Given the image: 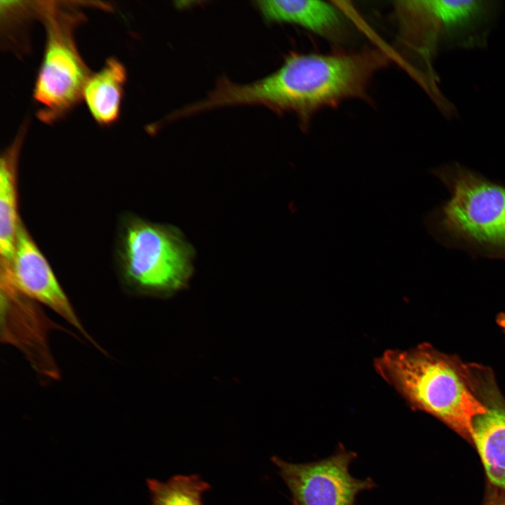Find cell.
Segmentation results:
<instances>
[{
	"label": "cell",
	"mask_w": 505,
	"mask_h": 505,
	"mask_svg": "<svg viewBox=\"0 0 505 505\" xmlns=\"http://www.w3.org/2000/svg\"><path fill=\"white\" fill-rule=\"evenodd\" d=\"M381 50L363 49L330 54L288 55L274 72L248 83L220 79L199 102L205 112L217 107L258 105L276 113L295 114L307 126L318 111L350 98L365 99L370 80L388 63Z\"/></svg>",
	"instance_id": "obj_1"
},
{
	"label": "cell",
	"mask_w": 505,
	"mask_h": 505,
	"mask_svg": "<svg viewBox=\"0 0 505 505\" xmlns=\"http://www.w3.org/2000/svg\"><path fill=\"white\" fill-rule=\"evenodd\" d=\"M373 365L412 408L436 417L472 443L473 422L487 407L443 358L426 346L387 349Z\"/></svg>",
	"instance_id": "obj_2"
},
{
	"label": "cell",
	"mask_w": 505,
	"mask_h": 505,
	"mask_svg": "<svg viewBox=\"0 0 505 505\" xmlns=\"http://www.w3.org/2000/svg\"><path fill=\"white\" fill-rule=\"evenodd\" d=\"M118 255L124 285L140 295H173L193 272L194 250L178 229L136 217L124 220Z\"/></svg>",
	"instance_id": "obj_3"
},
{
	"label": "cell",
	"mask_w": 505,
	"mask_h": 505,
	"mask_svg": "<svg viewBox=\"0 0 505 505\" xmlns=\"http://www.w3.org/2000/svg\"><path fill=\"white\" fill-rule=\"evenodd\" d=\"M60 1H38V17L46 30V43L36 78L33 97L37 116L53 123L82 99L91 74L78 50L74 31L84 16L77 5Z\"/></svg>",
	"instance_id": "obj_4"
},
{
	"label": "cell",
	"mask_w": 505,
	"mask_h": 505,
	"mask_svg": "<svg viewBox=\"0 0 505 505\" xmlns=\"http://www.w3.org/2000/svg\"><path fill=\"white\" fill-rule=\"evenodd\" d=\"M356 454L339 444L331 456L316 462L295 464L274 456L292 495L293 505H354L356 496L375 487L370 478L358 479L349 472Z\"/></svg>",
	"instance_id": "obj_5"
},
{
	"label": "cell",
	"mask_w": 505,
	"mask_h": 505,
	"mask_svg": "<svg viewBox=\"0 0 505 505\" xmlns=\"http://www.w3.org/2000/svg\"><path fill=\"white\" fill-rule=\"evenodd\" d=\"M443 215L449 230L479 242L505 246L504 188L460 173Z\"/></svg>",
	"instance_id": "obj_6"
},
{
	"label": "cell",
	"mask_w": 505,
	"mask_h": 505,
	"mask_svg": "<svg viewBox=\"0 0 505 505\" xmlns=\"http://www.w3.org/2000/svg\"><path fill=\"white\" fill-rule=\"evenodd\" d=\"M1 281L22 296L45 304L86 334L51 267L21 221L11 262L1 265Z\"/></svg>",
	"instance_id": "obj_7"
},
{
	"label": "cell",
	"mask_w": 505,
	"mask_h": 505,
	"mask_svg": "<svg viewBox=\"0 0 505 505\" xmlns=\"http://www.w3.org/2000/svg\"><path fill=\"white\" fill-rule=\"evenodd\" d=\"M442 20V48H473L487 45L501 9L499 1L436 0Z\"/></svg>",
	"instance_id": "obj_8"
},
{
	"label": "cell",
	"mask_w": 505,
	"mask_h": 505,
	"mask_svg": "<svg viewBox=\"0 0 505 505\" xmlns=\"http://www.w3.org/2000/svg\"><path fill=\"white\" fill-rule=\"evenodd\" d=\"M255 6L267 22L298 25L327 39L339 36L344 26L337 8L323 1H258Z\"/></svg>",
	"instance_id": "obj_9"
},
{
	"label": "cell",
	"mask_w": 505,
	"mask_h": 505,
	"mask_svg": "<svg viewBox=\"0 0 505 505\" xmlns=\"http://www.w3.org/2000/svg\"><path fill=\"white\" fill-rule=\"evenodd\" d=\"M20 129L0 160V254L1 264H8L13 255L21 220L18 212V160L26 132Z\"/></svg>",
	"instance_id": "obj_10"
},
{
	"label": "cell",
	"mask_w": 505,
	"mask_h": 505,
	"mask_svg": "<svg viewBox=\"0 0 505 505\" xmlns=\"http://www.w3.org/2000/svg\"><path fill=\"white\" fill-rule=\"evenodd\" d=\"M126 78L125 67L114 57L108 58L99 71L90 74L82 99L97 123L110 125L119 118Z\"/></svg>",
	"instance_id": "obj_11"
},
{
	"label": "cell",
	"mask_w": 505,
	"mask_h": 505,
	"mask_svg": "<svg viewBox=\"0 0 505 505\" xmlns=\"http://www.w3.org/2000/svg\"><path fill=\"white\" fill-rule=\"evenodd\" d=\"M472 443L494 490L505 492V408L487 407L473 424Z\"/></svg>",
	"instance_id": "obj_12"
},
{
	"label": "cell",
	"mask_w": 505,
	"mask_h": 505,
	"mask_svg": "<svg viewBox=\"0 0 505 505\" xmlns=\"http://www.w3.org/2000/svg\"><path fill=\"white\" fill-rule=\"evenodd\" d=\"M152 505H203L210 485L197 475H177L166 482L148 479Z\"/></svg>",
	"instance_id": "obj_13"
},
{
	"label": "cell",
	"mask_w": 505,
	"mask_h": 505,
	"mask_svg": "<svg viewBox=\"0 0 505 505\" xmlns=\"http://www.w3.org/2000/svg\"><path fill=\"white\" fill-rule=\"evenodd\" d=\"M486 505H505V492L494 490Z\"/></svg>",
	"instance_id": "obj_14"
},
{
	"label": "cell",
	"mask_w": 505,
	"mask_h": 505,
	"mask_svg": "<svg viewBox=\"0 0 505 505\" xmlns=\"http://www.w3.org/2000/svg\"><path fill=\"white\" fill-rule=\"evenodd\" d=\"M499 324L503 328L504 332H505V315H502L499 316Z\"/></svg>",
	"instance_id": "obj_15"
}]
</instances>
